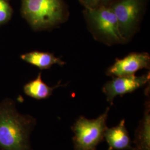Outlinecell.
Masks as SVG:
<instances>
[{"mask_svg": "<svg viewBox=\"0 0 150 150\" xmlns=\"http://www.w3.org/2000/svg\"><path fill=\"white\" fill-rule=\"evenodd\" d=\"M150 107L149 105V106H147L144 117L141 121L136 132V138L134 142L136 146L134 150H150Z\"/></svg>", "mask_w": 150, "mask_h": 150, "instance_id": "11", "label": "cell"}, {"mask_svg": "<svg viewBox=\"0 0 150 150\" xmlns=\"http://www.w3.org/2000/svg\"><path fill=\"white\" fill-rule=\"evenodd\" d=\"M13 10L10 0H0V26L11 20Z\"/></svg>", "mask_w": 150, "mask_h": 150, "instance_id": "12", "label": "cell"}, {"mask_svg": "<svg viewBox=\"0 0 150 150\" xmlns=\"http://www.w3.org/2000/svg\"><path fill=\"white\" fill-rule=\"evenodd\" d=\"M85 15L97 33L108 42H122L126 40L121 33L117 17L110 6L85 9Z\"/></svg>", "mask_w": 150, "mask_h": 150, "instance_id": "4", "label": "cell"}, {"mask_svg": "<svg viewBox=\"0 0 150 150\" xmlns=\"http://www.w3.org/2000/svg\"><path fill=\"white\" fill-rule=\"evenodd\" d=\"M147 0H114L110 5L118 20L121 33L126 39L134 31Z\"/></svg>", "mask_w": 150, "mask_h": 150, "instance_id": "5", "label": "cell"}, {"mask_svg": "<svg viewBox=\"0 0 150 150\" xmlns=\"http://www.w3.org/2000/svg\"><path fill=\"white\" fill-rule=\"evenodd\" d=\"M20 11L22 17L36 31L59 25L67 15L64 0H21Z\"/></svg>", "mask_w": 150, "mask_h": 150, "instance_id": "2", "label": "cell"}, {"mask_svg": "<svg viewBox=\"0 0 150 150\" xmlns=\"http://www.w3.org/2000/svg\"><path fill=\"white\" fill-rule=\"evenodd\" d=\"M20 57L23 61L41 70L48 69L54 64L62 66L64 64V62L59 58L48 52L33 51L22 54Z\"/></svg>", "mask_w": 150, "mask_h": 150, "instance_id": "9", "label": "cell"}, {"mask_svg": "<svg viewBox=\"0 0 150 150\" xmlns=\"http://www.w3.org/2000/svg\"><path fill=\"white\" fill-rule=\"evenodd\" d=\"M150 57L147 53H132L117 59L107 70L108 76L122 77L134 75L139 70L150 67Z\"/></svg>", "mask_w": 150, "mask_h": 150, "instance_id": "7", "label": "cell"}, {"mask_svg": "<svg viewBox=\"0 0 150 150\" xmlns=\"http://www.w3.org/2000/svg\"><path fill=\"white\" fill-rule=\"evenodd\" d=\"M150 73L141 76L131 75L116 77L107 82L103 87V92L107 97L108 102L112 104L117 96H122L131 93L144 86L150 80Z\"/></svg>", "mask_w": 150, "mask_h": 150, "instance_id": "6", "label": "cell"}, {"mask_svg": "<svg viewBox=\"0 0 150 150\" xmlns=\"http://www.w3.org/2000/svg\"><path fill=\"white\" fill-rule=\"evenodd\" d=\"M114 0H103V5H110Z\"/></svg>", "mask_w": 150, "mask_h": 150, "instance_id": "14", "label": "cell"}, {"mask_svg": "<svg viewBox=\"0 0 150 150\" xmlns=\"http://www.w3.org/2000/svg\"><path fill=\"white\" fill-rule=\"evenodd\" d=\"M85 9H93L103 5V0H79Z\"/></svg>", "mask_w": 150, "mask_h": 150, "instance_id": "13", "label": "cell"}, {"mask_svg": "<svg viewBox=\"0 0 150 150\" xmlns=\"http://www.w3.org/2000/svg\"><path fill=\"white\" fill-rule=\"evenodd\" d=\"M36 120L17 110L15 101L5 98L0 102V149L31 150L30 134Z\"/></svg>", "mask_w": 150, "mask_h": 150, "instance_id": "1", "label": "cell"}, {"mask_svg": "<svg viewBox=\"0 0 150 150\" xmlns=\"http://www.w3.org/2000/svg\"><path fill=\"white\" fill-rule=\"evenodd\" d=\"M109 110L108 107L96 119L80 116L77 120L72 127L75 134L72 139L75 150H96L97 146L104 139Z\"/></svg>", "mask_w": 150, "mask_h": 150, "instance_id": "3", "label": "cell"}, {"mask_svg": "<svg viewBox=\"0 0 150 150\" xmlns=\"http://www.w3.org/2000/svg\"><path fill=\"white\" fill-rule=\"evenodd\" d=\"M125 123L123 120L117 126L106 129L104 138L109 146L108 150H134Z\"/></svg>", "mask_w": 150, "mask_h": 150, "instance_id": "8", "label": "cell"}, {"mask_svg": "<svg viewBox=\"0 0 150 150\" xmlns=\"http://www.w3.org/2000/svg\"><path fill=\"white\" fill-rule=\"evenodd\" d=\"M62 86L59 83L54 87L48 86L42 80L41 72H39L36 79L25 85L23 91L28 96L40 100L48 98L55 88Z\"/></svg>", "mask_w": 150, "mask_h": 150, "instance_id": "10", "label": "cell"}]
</instances>
